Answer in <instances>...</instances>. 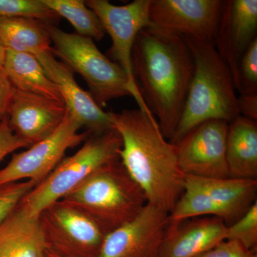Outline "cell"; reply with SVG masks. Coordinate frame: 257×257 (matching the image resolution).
I'll list each match as a JSON object with an SVG mask.
<instances>
[{
    "mask_svg": "<svg viewBox=\"0 0 257 257\" xmlns=\"http://www.w3.org/2000/svg\"><path fill=\"white\" fill-rule=\"evenodd\" d=\"M132 63L140 92L167 140L173 138L194 73L185 38L153 25L143 29L134 45Z\"/></svg>",
    "mask_w": 257,
    "mask_h": 257,
    "instance_id": "cell-1",
    "label": "cell"
},
{
    "mask_svg": "<svg viewBox=\"0 0 257 257\" xmlns=\"http://www.w3.org/2000/svg\"><path fill=\"white\" fill-rule=\"evenodd\" d=\"M121 138V165L146 196L147 204L170 213L182 195L184 175L175 145L164 137L156 118L140 109L113 113Z\"/></svg>",
    "mask_w": 257,
    "mask_h": 257,
    "instance_id": "cell-2",
    "label": "cell"
},
{
    "mask_svg": "<svg viewBox=\"0 0 257 257\" xmlns=\"http://www.w3.org/2000/svg\"><path fill=\"white\" fill-rule=\"evenodd\" d=\"M194 61V73L172 144L211 119L230 122L239 116L238 97L227 64L211 40L184 37Z\"/></svg>",
    "mask_w": 257,
    "mask_h": 257,
    "instance_id": "cell-3",
    "label": "cell"
},
{
    "mask_svg": "<svg viewBox=\"0 0 257 257\" xmlns=\"http://www.w3.org/2000/svg\"><path fill=\"white\" fill-rule=\"evenodd\" d=\"M62 200L85 212L106 235L133 220L147 204L119 160L96 170Z\"/></svg>",
    "mask_w": 257,
    "mask_h": 257,
    "instance_id": "cell-4",
    "label": "cell"
},
{
    "mask_svg": "<svg viewBox=\"0 0 257 257\" xmlns=\"http://www.w3.org/2000/svg\"><path fill=\"white\" fill-rule=\"evenodd\" d=\"M72 156L63 159L41 183L24 197L20 205L33 216L63 199L103 166L119 160L121 138L115 128L90 135Z\"/></svg>",
    "mask_w": 257,
    "mask_h": 257,
    "instance_id": "cell-5",
    "label": "cell"
},
{
    "mask_svg": "<svg viewBox=\"0 0 257 257\" xmlns=\"http://www.w3.org/2000/svg\"><path fill=\"white\" fill-rule=\"evenodd\" d=\"M46 28L53 47L51 52L60 57L74 72L80 74L90 89V94L101 107L112 99L135 94L126 73L103 55L93 40L77 33H68L53 24Z\"/></svg>",
    "mask_w": 257,
    "mask_h": 257,
    "instance_id": "cell-6",
    "label": "cell"
},
{
    "mask_svg": "<svg viewBox=\"0 0 257 257\" xmlns=\"http://www.w3.org/2000/svg\"><path fill=\"white\" fill-rule=\"evenodd\" d=\"M257 179L204 178L184 175V189L171 221L216 216L232 224L256 202Z\"/></svg>",
    "mask_w": 257,
    "mask_h": 257,
    "instance_id": "cell-7",
    "label": "cell"
},
{
    "mask_svg": "<svg viewBox=\"0 0 257 257\" xmlns=\"http://www.w3.org/2000/svg\"><path fill=\"white\" fill-rule=\"evenodd\" d=\"M85 3L98 17L104 32L110 36L112 45L109 51V56L127 76L139 109L154 116L140 92L132 63L134 45L139 32L152 25L150 18L151 0H135L122 6H116L107 0H88Z\"/></svg>",
    "mask_w": 257,
    "mask_h": 257,
    "instance_id": "cell-8",
    "label": "cell"
},
{
    "mask_svg": "<svg viewBox=\"0 0 257 257\" xmlns=\"http://www.w3.org/2000/svg\"><path fill=\"white\" fill-rule=\"evenodd\" d=\"M47 247L67 257H97L106 234L79 208L59 200L40 213Z\"/></svg>",
    "mask_w": 257,
    "mask_h": 257,
    "instance_id": "cell-9",
    "label": "cell"
},
{
    "mask_svg": "<svg viewBox=\"0 0 257 257\" xmlns=\"http://www.w3.org/2000/svg\"><path fill=\"white\" fill-rule=\"evenodd\" d=\"M79 123L67 113L59 128L49 138L30 147L26 151L15 153L4 168L0 170V185L31 180L41 183L63 160L65 152L84 143L89 132L79 133Z\"/></svg>",
    "mask_w": 257,
    "mask_h": 257,
    "instance_id": "cell-10",
    "label": "cell"
},
{
    "mask_svg": "<svg viewBox=\"0 0 257 257\" xmlns=\"http://www.w3.org/2000/svg\"><path fill=\"white\" fill-rule=\"evenodd\" d=\"M228 127L229 122L224 120H208L174 144L184 175L229 178L226 157Z\"/></svg>",
    "mask_w": 257,
    "mask_h": 257,
    "instance_id": "cell-11",
    "label": "cell"
},
{
    "mask_svg": "<svg viewBox=\"0 0 257 257\" xmlns=\"http://www.w3.org/2000/svg\"><path fill=\"white\" fill-rule=\"evenodd\" d=\"M170 213L147 204L133 220L106 235L97 257H160Z\"/></svg>",
    "mask_w": 257,
    "mask_h": 257,
    "instance_id": "cell-12",
    "label": "cell"
},
{
    "mask_svg": "<svg viewBox=\"0 0 257 257\" xmlns=\"http://www.w3.org/2000/svg\"><path fill=\"white\" fill-rule=\"evenodd\" d=\"M222 3L219 0H151L150 22L180 36L213 41Z\"/></svg>",
    "mask_w": 257,
    "mask_h": 257,
    "instance_id": "cell-13",
    "label": "cell"
},
{
    "mask_svg": "<svg viewBox=\"0 0 257 257\" xmlns=\"http://www.w3.org/2000/svg\"><path fill=\"white\" fill-rule=\"evenodd\" d=\"M45 69L47 77L58 87L64 106L81 127L92 135H97L114 128V111L103 110L90 93L86 92L74 78V72L69 66L55 58L51 50L35 56Z\"/></svg>",
    "mask_w": 257,
    "mask_h": 257,
    "instance_id": "cell-14",
    "label": "cell"
},
{
    "mask_svg": "<svg viewBox=\"0 0 257 257\" xmlns=\"http://www.w3.org/2000/svg\"><path fill=\"white\" fill-rule=\"evenodd\" d=\"M256 0L223 1L213 42L219 55L229 67L235 88L238 90L240 59L256 38Z\"/></svg>",
    "mask_w": 257,
    "mask_h": 257,
    "instance_id": "cell-15",
    "label": "cell"
},
{
    "mask_svg": "<svg viewBox=\"0 0 257 257\" xmlns=\"http://www.w3.org/2000/svg\"><path fill=\"white\" fill-rule=\"evenodd\" d=\"M67 113L64 103L14 88L8 123L15 135L30 147L55 133Z\"/></svg>",
    "mask_w": 257,
    "mask_h": 257,
    "instance_id": "cell-16",
    "label": "cell"
},
{
    "mask_svg": "<svg viewBox=\"0 0 257 257\" xmlns=\"http://www.w3.org/2000/svg\"><path fill=\"white\" fill-rule=\"evenodd\" d=\"M226 223L216 216L170 220L160 257H199L226 240Z\"/></svg>",
    "mask_w": 257,
    "mask_h": 257,
    "instance_id": "cell-17",
    "label": "cell"
},
{
    "mask_svg": "<svg viewBox=\"0 0 257 257\" xmlns=\"http://www.w3.org/2000/svg\"><path fill=\"white\" fill-rule=\"evenodd\" d=\"M47 248L40 217L20 204L0 224V257H42Z\"/></svg>",
    "mask_w": 257,
    "mask_h": 257,
    "instance_id": "cell-18",
    "label": "cell"
},
{
    "mask_svg": "<svg viewBox=\"0 0 257 257\" xmlns=\"http://www.w3.org/2000/svg\"><path fill=\"white\" fill-rule=\"evenodd\" d=\"M226 157L230 178L256 179V121L239 115L230 121Z\"/></svg>",
    "mask_w": 257,
    "mask_h": 257,
    "instance_id": "cell-19",
    "label": "cell"
},
{
    "mask_svg": "<svg viewBox=\"0 0 257 257\" xmlns=\"http://www.w3.org/2000/svg\"><path fill=\"white\" fill-rule=\"evenodd\" d=\"M4 72L15 89L64 103L58 87L35 55L6 50Z\"/></svg>",
    "mask_w": 257,
    "mask_h": 257,
    "instance_id": "cell-20",
    "label": "cell"
},
{
    "mask_svg": "<svg viewBox=\"0 0 257 257\" xmlns=\"http://www.w3.org/2000/svg\"><path fill=\"white\" fill-rule=\"evenodd\" d=\"M46 24L31 18H0V42L6 50L35 56L50 51Z\"/></svg>",
    "mask_w": 257,
    "mask_h": 257,
    "instance_id": "cell-21",
    "label": "cell"
},
{
    "mask_svg": "<svg viewBox=\"0 0 257 257\" xmlns=\"http://www.w3.org/2000/svg\"><path fill=\"white\" fill-rule=\"evenodd\" d=\"M59 16L68 20L78 35L99 41L105 35L99 18L85 1L81 0H42Z\"/></svg>",
    "mask_w": 257,
    "mask_h": 257,
    "instance_id": "cell-22",
    "label": "cell"
},
{
    "mask_svg": "<svg viewBox=\"0 0 257 257\" xmlns=\"http://www.w3.org/2000/svg\"><path fill=\"white\" fill-rule=\"evenodd\" d=\"M35 19L52 24L60 19L42 0H0V18Z\"/></svg>",
    "mask_w": 257,
    "mask_h": 257,
    "instance_id": "cell-23",
    "label": "cell"
},
{
    "mask_svg": "<svg viewBox=\"0 0 257 257\" xmlns=\"http://www.w3.org/2000/svg\"><path fill=\"white\" fill-rule=\"evenodd\" d=\"M236 241L248 249L256 251L257 245V202L237 221L227 226L226 239Z\"/></svg>",
    "mask_w": 257,
    "mask_h": 257,
    "instance_id": "cell-24",
    "label": "cell"
},
{
    "mask_svg": "<svg viewBox=\"0 0 257 257\" xmlns=\"http://www.w3.org/2000/svg\"><path fill=\"white\" fill-rule=\"evenodd\" d=\"M238 74L241 94L257 92V38L241 56Z\"/></svg>",
    "mask_w": 257,
    "mask_h": 257,
    "instance_id": "cell-25",
    "label": "cell"
},
{
    "mask_svg": "<svg viewBox=\"0 0 257 257\" xmlns=\"http://www.w3.org/2000/svg\"><path fill=\"white\" fill-rule=\"evenodd\" d=\"M36 186L37 184L31 180L0 185V224L18 207L24 197Z\"/></svg>",
    "mask_w": 257,
    "mask_h": 257,
    "instance_id": "cell-26",
    "label": "cell"
},
{
    "mask_svg": "<svg viewBox=\"0 0 257 257\" xmlns=\"http://www.w3.org/2000/svg\"><path fill=\"white\" fill-rule=\"evenodd\" d=\"M199 257H257L256 251L248 249L241 243L224 240Z\"/></svg>",
    "mask_w": 257,
    "mask_h": 257,
    "instance_id": "cell-27",
    "label": "cell"
},
{
    "mask_svg": "<svg viewBox=\"0 0 257 257\" xmlns=\"http://www.w3.org/2000/svg\"><path fill=\"white\" fill-rule=\"evenodd\" d=\"M29 145L20 140L13 133L8 123V117L0 123V162L19 149L28 147Z\"/></svg>",
    "mask_w": 257,
    "mask_h": 257,
    "instance_id": "cell-28",
    "label": "cell"
},
{
    "mask_svg": "<svg viewBox=\"0 0 257 257\" xmlns=\"http://www.w3.org/2000/svg\"><path fill=\"white\" fill-rule=\"evenodd\" d=\"M13 89L5 73L0 74V123L8 117Z\"/></svg>",
    "mask_w": 257,
    "mask_h": 257,
    "instance_id": "cell-29",
    "label": "cell"
},
{
    "mask_svg": "<svg viewBox=\"0 0 257 257\" xmlns=\"http://www.w3.org/2000/svg\"><path fill=\"white\" fill-rule=\"evenodd\" d=\"M240 115L256 121L257 92L241 94L238 97Z\"/></svg>",
    "mask_w": 257,
    "mask_h": 257,
    "instance_id": "cell-30",
    "label": "cell"
},
{
    "mask_svg": "<svg viewBox=\"0 0 257 257\" xmlns=\"http://www.w3.org/2000/svg\"><path fill=\"white\" fill-rule=\"evenodd\" d=\"M5 55H6V50H5L4 46L0 42V74L5 73L4 64Z\"/></svg>",
    "mask_w": 257,
    "mask_h": 257,
    "instance_id": "cell-31",
    "label": "cell"
},
{
    "mask_svg": "<svg viewBox=\"0 0 257 257\" xmlns=\"http://www.w3.org/2000/svg\"><path fill=\"white\" fill-rule=\"evenodd\" d=\"M42 257H67L65 256H63V255H61L60 253L55 252V251H52V250L50 249V248H47V249L45 250V252H44L43 255H42Z\"/></svg>",
    "mask_w": 257,
    "mask_h": 257,
    "instance_id": "cell-32",
    "label": "cell"
}]
</instances>
